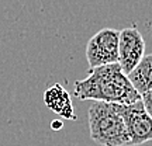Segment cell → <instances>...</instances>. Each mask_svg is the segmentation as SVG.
<instances>
[{"mask_svg": "<svg viewBox=\"0 0 152 146\" xmlns=\"http://www.w3.org/2000/svg\"><path fill=\"white\" fill-rule=\"evenodd\" d=\"M75 96L79 100H93L115 104H132L141 100V94L131 84L128 76L118 63L97 66L75 83Z\"/></svg>", "mask_w": 152, "mask_h": 146, "instance_id": "1", "label": "cell"}, {"mask_svg": "<svg viewBox=\"0 0 152 146\" xmlns=\"http://www.w3.org/2000/svg\"><path fill=\"white\" fill-rule=\"evenodd\" d=\"M87 115L93 142L102 146H130V135L115 103L93 101Z\"/></svg>", "mask_w": 152, "mask_h": 146, "instance_id": "2", "label": "cell"}, {"mask_svg": "<svg viewBox=\"0 0 152 146\" xmlns=\"http://www.w3.org/2000/svg\"><path fill=\"white\" fill-rule=\"evenodd\" d=\"M120 31L103 28L94 34L86 46V59L90 69L118 62Z\"/></svg>", "mask_w": 152, "mask_h": 146, "instance_id": "3", "label": "cell"}, {"mask_svg": "<svg viewBox=\"0 0 152 146\" xmlns=\"http://www.w3.org/2000/svg\"><path fill=\"white\" fill-rule=\"evenodd\" d=\"M117 110L124 118L130 135V146L142 145L152 141V118L145 111L142 101L132 104H117Z\"/></svg>", "mask_w": 152, "mask_h": 146, "instance_id": "4", "label": "cell"}, {"mask_svg": "<svg viewBox=\"0 0 152 146\" xmlns=\"http://www.w3.org/2000/svg\"><path fill=\"white\" fill-rule=\"evenodd\" d=\"M145 56V39L135 27H127L120 31L118 63L121 70L128 75Z\"/></svg>", "mask_w": 152, "mask_h": 146, "instance_id": "5", "label": "cell"}, {"mask_svg": "<svg viewBox=\"0 0 152 146\" xmlns=\"http://www.w3.org/2000/svg\"><path fill=\"white\" fill-rule=\"evenodd\" d=\"M44 103L52 113L61 115L65 119H76L71 94L66 92L59 83L48 87L44 93Z\"/></svg>", "mask_w": 152, "mask_h": 146, "instance_id": "6", "label": "cell"}, {"mask_svg": "<svg viewBox=\"0 0 152 146\" xmlns=\"http://www.w3.org/2000/svg\"><path fill=\"white\" fill-rule=\"evenodd\" d=\"M127 76L130 79L131 84L134 86V89L140 94L151 90L152 89V54L145 55L141 62L137 65L135 69L131 73H128Z\"/></svg>", "mask_w": 152, "mask_h": 146, "instance_id": "7", "label": "cell"}, {"mask_svg": "<svg viewBox=\"0 0 152 146\" xmlns=\"http://www.w3.org/2000/svg\"><path fill=\"white\" fill-rule=\"evenodd\" d=\"M141 101H142V104H144L145 111L151 115V118H152V89L148 90V92H145V93H142Z\"/></svg>", "mask_w": 152, "mask_h": 146, "instance_id": "8", "label": "cell"}, {"mask_svg": "<svg viewBox=\"0 0 152 146\" xmlns=\"http://www.w3.org/2000/svg\"><path fill=\"white\" fill-rule=\"evenodd\" d=\"M62 126H64V124L61 121H52V128L54 129H61Z\"/></svg>", "mask_w": 152, "mask_h": 146, "instance_id": "9", "label": "cell"}]
</instances>
